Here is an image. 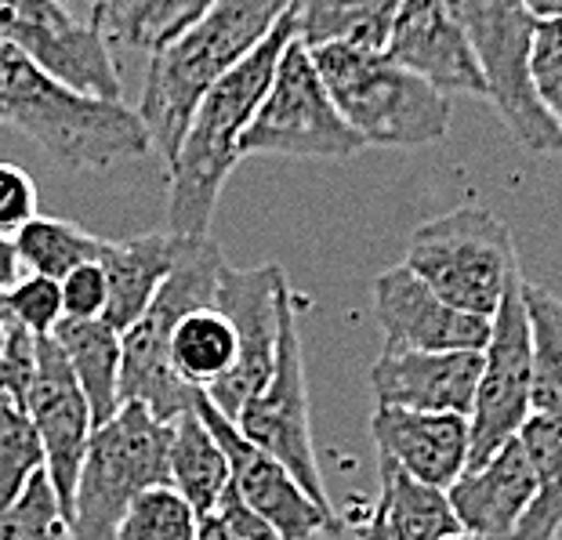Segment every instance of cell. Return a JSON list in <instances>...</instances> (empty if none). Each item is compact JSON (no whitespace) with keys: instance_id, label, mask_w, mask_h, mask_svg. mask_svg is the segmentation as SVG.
<instances>
[{"instance_id":"11","label":"cell","mask_w":562,"mask_h":540,"mask_svg":"<svg viewBox=\"0 0 562 540\" xmlns=\"http://www.w3.org/2000/svg\"><path fill=\"white\" fill-rule=\"evenodd\" d=\"M526 275L512 280L490 316V338L483 348V370L469 410V468L519 436L533 414V359H530V319L522 302Z\"/></svg>"},{"instance_id":"31","label":"cell","mask_w":562,"mask_h":540,"mask_svg":"<svg viewBox=\"0 0 562 540\" xmlns=\"http://www.w3.org/2000/svg\"><path fill=\"white\" fill-rule=\"evenodd\" d=\"M200 515L175 486H149L127 504L113 540H196Z\"/></svg>"},{"instance_id":"15","label":"cell","mask_w":562,"mask_h":540,"mask_svg":"<svg viewBox=\"0 0 562 540\" xmlns=\"http://www.w3.org/2000/svg\"><path fill=\"white\" fill-rule=\"evenodd\" d=\"M22 410L37 425L41 447H44V472L52 479L55 497L63 504V515L69 519L74 508V486L80 475L83 450L94 431L91 406L83 400L74 370H69L63 348L55 338L37 341V374L26 392Z\"/></svg>"},{"instance_id":"2","label":"cell","mask_w":562,"mask_h":540,"mask_svg":"<svg viewBox=\"0 0 562 540\" xmlns=\"http://www.w3.org/2000/svg\"><path fill=\"white\" fill-rule=\"evenodd\" d=\"M0 120L69 171H105L153 149L135 110L83 94L0 41Z\"/></svg>"},{"instance_id":"44","label":"cell","mask_w":562,"mask_h":540,"mask_svg":"<svg viewBox=\"0 0 562 540\" xmlns=\"http://www.w3.org/2000/svg\"><path fill=\"white\" fill-rule=\"evenodd\" d=\"M196 540H233L229 530L218 522V515H203L200 519V530H196Z\"/></svg>"},{"instance_id":"34","label":"cell","mask_w":562,"mask_h":540,"mask_svg":"<svg viewBox=\"0 0 562 540\" xmlns=\"http://www.w3.org/2000/svg\"><path fill=\"white\" fill-rule=\"evenodd\" d=\"M0 319L11 327L33 334V338H52L63 323V291L58 280L47 275H19V283L8 294H0Z\"/></svg>"},{"instance_id":"29","label":"cell","mask_w":562,"mask_h":540,"mask_svg":"<svg viewBox=\"0 0 562 540\" xmlns=\"http://www.w3.org/2000/svg\"><path fill=\"white\" fill-rule=\"evenodd\" d=\"M530 319L533 414H562V297L541 283H522Z\"/></svg>"},{"instance_id":"39","label":"cell","mask_w":562,"mask_h":540,"mask_svg":"<svg viewBox=\"0 0 562 540\" xmlns=\"http://www.w3.org/2000/svg\"><path fill=\"white\" fill-rule=\"evenodd\" d=\"M214 515H218V522L225 526V530H229L233 540H283L266 519H261L255 508H247V504L240 500V494H236L233 486L225 490V497L218 500Z\"/></svg>"},{"instance_id":"1","label":"cell","mask_w":562,"mask_h":540,"mask_svg":"<svg viewBox=\"0 0 562 540\" xmlns=\"http://www.w3.org/2000/svg\"><path fill=\"white\" fill-rule=\"evenodd\" d=\"M294 41V22L283 15L277 30L236 63L222 80H214L196 102L193 116L182 131V142L167 164L171 189H167V233L196 239L207 236L214 207L229 175L240 164V138L266 99L283 47Z\"/></svg>"},{"instance_id":"13","label":"cell","mask_w":562,"mask_h":540,"mask_svg":"<svg viewBox=\"0 0 562 540\" xmlns=\"http://www.w3.org/2000/svg\"><path fill=\"white\" fill-rule=\"evenodd\" d=\"M286 294H291V286H286V275L280 266L222 269L214 308L233 323L236 359L229 374L207 389V400L229 421H236V414L244 410L250 395L266 385L272 374L277 338H280V308Z\"/></svg>"},{"instance_id":"19","label":"cell","mask_w":562,"mask_h":540,"mask_svg":"<svg viewBox=\"0 0 562 540\" xmlns=\"http://www.w3.org/2000/svg\"><path fill=\"white\" fill-rule=\"evenodd\" d=\"M378 458L436 490H450L469 468V417L425 414L403 406H374L370 417Z\"/></svg>"},{"instance_id":"12","label":"cell","mask_w":562,"mask_h":540,"mask_svg":"<svg viewBox=\"0 0 562 540\" xmlns=\"http://www.w3.org/2000/svg\"><path fill=\"white\" fill-rule=\"evenodd\" d=\"M0 41L69 88L121 102L124 83L110 41L58 0H0Z\"/></svg>"},{"instance_id":"23","label":"cell","mask_w":562,"mask_h":540,"mask_svg":"<svg viewBox=\"0 0 562 540\" xmlns=\"http://www.w3.org/2000/svg\"><path fill=\"white\" fill-rule=\"evenodd\" d=\"M52 338L63 348L83 400L91 406L94 428L121 410V334L102 319H63Z\"/></svg>"},{"instance_id":"45","label":"cell","mask_w":562,"mask_h":540,"mask_svg":"<svg viewBox=\"0 0 562 540\" xmlns=\"http://www.w3.org/2000/svg\"><path fill=\"white\" fill-rule=\"evenodd\" d=\"M447 540H475V537H469V533H453V537H447Z\"/></svg>"},{"instance_id":"24","label":"cell","mask_w":562,"mask_h":540,"mask_svg":"<svg viewBox=\"0 0 562 540\" xmlns=\"http://www.w3.org/2000/svg\"><path fill=\"white\" fill-rule=\"evenodd\" d=\"M167 472H171V486L189 500V508L200 519L203 515H214L225 490H229V461H225L218 439L200 421L196 410L178 414L171 421Z\"/></svg>"},{"instance_id":"7","label":"cell","mask_w":562,"mask_h":540,"mask_svg":"<svg viewBox=\"0 0 562 540\" xmlns=\"http://www.w3.org/2000/svg\"><path fill=\"white\" fill-rule=\"evenodd\" d=\"M171 421L142 403H124L91 431L69 508L74 540H113L127 504L149 486H171L167 472Z\"/></svg>"},{"instance_id":"9","label":"cell","mask_w":562,"mask_h":540,"mask_svg":"<svg viewBox=\"0 0 562 540\" xmlns=\"http://www.w3.org/2000/svg\"><path fill=\"white\" fill-rule=\"evenodd\" d=\"M360 149H367L363 138L341 120L338 105L316 74L308 47L291 41L283 47L266 99L240 138V160L247 156L349 160Z\"/></svg>"},{"instance_id":"30","label":"cell","mask_w":562,"mask_h":540,"mask_svg":"<svg viewBox=\"0 0 562 540\" xmlns=\"http://www.w3.org/2000/svg\"><path fill=\"white\" fill-rule=\"evenodd\" d=\"M11 239H15L22 266L33 275H47V280H63L88 261H99L102 255V236L66 218H44V214L30 218Z\"/></svg>"},{"instance_id":"38","label":"cell","mask_w":562,"mask_h":540,"mask_svg":"<svg viewBox=\"0 0 562 540\" xmlns=\"http://www.w3.org/2000/svg\"><path fill=\"white\" fill-rule=\"evenodd\" d=\"M37 218V185L19 164H0V236H15Z\"/></svg>"},{"instance_id":"8","label":"cell","mask_w":562,"mask_h":540,"mask_svg":"<svg viewBox=\"0 0 562 540\" xmlns=\"http://www.w3.org/2000/svg\"><path fill=\"white\" fill-rule=\"evenodd\" d=\"M442 4L469 33L486 74L490 102L497 105L519 146L530 153L562 149L559 127L530 88V44L537 19L522 8V0H442Z\"/></svg>"},{"instance_id":"27","label":"cell","mask_w":562,"mask_h":540,"mask_svg":"<svg viewBox=\"0 0 562 540\" xmlns=\"http://www.w3.org/2000/svg\"><path fill=\"white\" fill-rule=\"evenodd\" d=\"M167 359H171L178 381H186L189 389L207 392L214 381L229 374L236 359L233 323L214 305L186 312L171 334V345H167Z\"/></svg>"},{"instance_id":"16","label":"cell","mask_w":562,"mask_h":540,"mask_svg":"<svg viewBox=\"0 0 562 540\" xmlns=\"http://www.w3.org/2000/svg\"><path fill=\"white\" fill-rule=\"evenodd\" d=\"M381 55H389L406 74L425 80L447 99L450 94L490 99L480 55L442 0H403Z\"/></svg>"},{"instance_id":"32","label":"cell","mask_w":562,"mask_h":540,"mask_svg":"<svg viewBox=\"0 0 562 540\" xmlns=\"http://www.w3.org/2000/svg\"><path fill=\"white\" fill-rule=\"evenodd\" d=\"M44 472V447L37 425L19 403L0 395V508H8L33 475Z\"/></svg>"},{"instance_id":"10","label":"cell","mask_w":562,"mask_h":540,"mask_svg":"<svg viewBox=\"0 0 562 540\" xmlns=\"http://www.w3.org/2000/svg\"><path fill=\"white\" fill-rule=\"evenodd\" d=\"M236 428L255 447L272 453L319 508H330L327 490H323L316 447H313V421H308V381H305V356H302V334H297L294 294H286L280 308V338H277L272 374L266 385L250 395L244 410L236 414Z\"/></svg>"},{"instance_id":"40","label":"cell","mask_w":562,"mask_h":540,"mask_svg":"<svg viewBox=\"0 0 562 540\" xmlns=\"http://www.w3.org/2000/svg\"><path fill=\"white\" fill-rule=\"evenodd\" d=\"M58 4H63L69 15H77L80 22H88V26H94L102 33V22L113 11L116 0H58Z\"/></svg>"},{"instance_id":"17","label":"cell","mask_w":562,"mask_h":540,"mask_svg":"<svg viewBox=\"0 0 562 540\" xmlns=\"http://www.w3.org/2000/svg\"><path fill=\"white\" fill-rule=\"evenodd\" d=\"M374 316L389 352H483L490 338V319L447 305L406 266L374 280Z\"/></svg>"},{"instance_id":"5","label":"cell","mask_w":562,"mask_h":540,"mask_svg":"<svg viewBox=\"0 0 562 540\" xmlns=\"http://www.w3.org/2000/svg\"><path fill=\"white\" fill-rule=\"evenodd\" d=\"M225 266L229 261L222 258V247L211 236H182L171 275L164 280L135 327L121 334V406L142 403L160 421H175L178 414L193 410L200 389L178 381L171 359H167V345H171V334L186 312L214 305Z\"/></svg>"},{"instance_id":"4","label":"cell","mask_w":562,"mask_h":540,"mask_svg":"<svg viewBox=\"0 0 562 540\" xmlns=\"http://www.w3.org/2000/svg\"><path fill=\"white\" fill-rule=\"evenodd\" d=\"M308 55L341 120L363 146L425 149L447 138L450 99L406 74L389 55L345 44L316 47Z\"/></svg>"},{"instance_id":"37","label":"cell","mask_w":562,"mask_h":540,"mask_svg":"<svg viewBox=\"0 0 562 540\" xmlns=\"http://www.w3.org/2000/svg\"><path fill=\"white\" fill-rule=\"evenodd\" d=\"M63 291V319H102L105 312V272L99 261L74 269L58 280Z\"/></svg>"},{"instance_id":"47","label":"cell","mask_w":562,"mask_h":540,"mask_svg":"<svg viewBox=\"0 0 562 540\" xmlns=\"http://www.w3.org/2000/svg\"><path fill=\"white\" fill-rule=\"evenodd\" d=\"M316 540H319V537H316Z\"/></svg>"},{"instance_id":"36","label":"cell","mask_w":562,"mask_h":540,"mask_svg":"<svg viewBox=\"0 0 562 540\" xmlns=\"http://www.w3.org/2000/svg\"><path fill=\"white\" fill-rule=\"evenodd\" d=\"M4 323V319H0ZM37 341L33 334L4 323V352H0V395L11 403H26V392L37 374Z\"/></svg>"},{"instance_id":"35","label":"cell","mask_w":562,"mask_h":540,"mask_svg":"<svg viewBox=\"0 0 562 540\" xmlns=\"http://www.w3.org/2000/svg\"><path fill=\"white\" fill-rule=\"evenodd\" d=\"M530 88L562 135V19L537 22L530 44Z\"/></svg>"},{"instance_id":"6","label":"cell","mask_w":562,"mask_h":540,"mask_svg":"<svg viewBox=\"0 0 562 540\" xmlns=\"http://www.w3.org/2000/svg\"><path fill=\"white\" fill-rule=\"evenodd\" d=\"M403 266L447 305L480 319L494 316L512 280L522 275L512 229L475 203L417 225L406 239Z\"/></svg>"},{"instance_id":"28","label":"cell","mask_w":562,"mask_h":540,"mask_svg":"<svg viewBox=\"0 0 562 540\" xmlns=\"http://www.w3.org/2000/svg\"><path fill=\"white\" fill-rule=\"evenodd\" d=\"M218 0H116L102 22V37L110 47H135L157 55L175 37L200 22Z\"/></svg>"},{"instance_id":"14","label":"cell","mask_w":562,"mask_h":540,"mask_svg":"<svg viewBox=\"0 0 562 540\" xmlns=\"http://www.w3.org/2000/svg\"><path fill=\"white\" fill-rule=\"evenodd\" d=\"M193 410L200 414V421L214 431L225 461H229V486L240 494L247 508H255L283 540H316L319 533L341 530L338 515L330 508H319L272 453L255 447V442L236 428V421L214 410V403L207 400L203 389L196 392Z\"/></svg>"},{"instance_id":"25","label":"cell","mask_w":562,"mask_h":540,"mask_svg":"<svg viewBox=\"0 0 562 540\" xmlns=\"http://www.w3.org/2000/svg\"><path fill=\"white\" fill-rule=\"evenodd\" d=\"M378 479L381 494L374 515L396 540H447L461 533L447 490H436L422 479L406 475L400 464L385 458H378Z\"/></svg>"},{"instance_id":"43","label":"cell","mask_w":562,"mask_h":540,"mask_svg":"<svg viewBox=\"0 0 562 540\" xmlns=\"http://www.w3.org/2000/svg\"><path fill=\"white\" fill-rule=\"evenodd\" d=\"M356 540H396V537L385 530V522H381L378 515H367V519L356 526Z\"/></svg>"},{"instance_id":"18","label":"cell","mask_w":562,"mask_h":540,"mask_svg":"<svg viewBox=\"0 0 562 540\" xmlns=\"http://www.w3.org/2000/svg\"><path fill=\"white\" fill-rule=\"evenodd\" d=\"M483 352H381L370 367V389L378 406H403L425 414L469 417L480 385Z\"/></svg>"},{"instance_id":"3","label":"cell","mask_w":562,"mask_h":540,"mask_svg":"<svg viewBox=\"0 0 562 540\" xmlns=\"http://www.w3.org/2000/svg\"><path fill=\"white\" fill-rule=\"evenodd\" d=\"M291 0H218L207 15L193 22L157 55H149L146 88H142L138 120L167 164L182 142V131L196 102L214 80H222L236 63L277 30Z\"/></svg>"},{"instance_id":"48","label":"cell","mask_w":562,"mask_h":540,"mask_svg":"<svg viewBox=\"0 0 562 540\" xmlns=\"http://www.w3.org/2000/svg\"><path fill=\"white\" fill-rule=\"evenodd\" d=\"M555 540H559V537H555Z\"/></svg>"},{"instance_id":"33","label":"cell","mask_w":562,"mask_h":540,"mask_svg":"<svg viewBox=\"0 0 562 540\" xmlns=\"http://www.w3.org/2000/svg\"><path fill=\"white\" fill-rule=\"evenodd\" d=\"M0 540H74L47 472L33 475L30 486L0 508Z\"/></svg>"},{"instance_id":"20","label":"cell","mask_w":562,"mask_h":540,"mask_svg":"<svg viewBox=\"0 0 562 540\" xmlns=\"http://www.w3.org/2000/svg\"><path fill=\"white\" fill-rule=\"evenodd\" d=\"M533 472L519 447V439L505 442L494 458L464 468L458 483L447 490L453 519L461 533L475 540H512L526 508L533 504Z\"/></svg>"},{"instance_id":"22","label":"cell","mask_w":562,"mask_h":540,"mask_svg":"<svg viewBox=\"0 0 562 540\" xmlns=\"http://www.w3.org/2000/svg\"><path fill=\"white\" fill-rule=\"evenodd\" d=\"M400 8L403 0H291L286 15L294 22V41L308 52L327 44L385 52Z\"/></svg>"},{"instance_id":"41","label":"cell","mask_w":562,"mask_h":540,"mask_svg":"<svg viewBox=\"0 0 562 540\" xmlns=\"http://www.w3.org/2000/svg\"><path fill=\"white\" fill-rule=\"evenodd\" d=\"M19 250H15V239L11 236H0V294H8L11 286L19 283Z\"/></svg>"},{"instance_id":"46","label":"cell","mask_w":562,"mask_h":540,"mask_svg":"<svg viewBox=\"0 0 562 540\" xmlns=\"http://www.w3.org/2000/svg\"><path fill=\"white\" fill-rule=\"evenodd\" d=\"M0 352H4V323H0Z\"/></svg>"},{"instance_id":"42","label":"cell","mask_w":562,"mask_h":540,"mask_svg":"<svg viewBox=\"0 0 562 540\" xmlns=\"http://www.w3.org/2000/svg\"><path fill=\"white\" fill-rule=\"evenodd\" d=\"M522 8L530 11L537 22H552L562 19V0H522Z\"/></svg>"},{"instance_id":"21","label":"cell","mask_w":562,"mask_h":540,"mask_svg":"<svg viewBox=\"0 0 562 540\" xmlns=\"http://www.w3.org/2000/svg\"><path fill=\"white\" fill-rule=\"evenodd\" d=\"M178 244L175 233H146L131 239H102L99 266L105 272V312L102 323L124 334L142 319L153 297L175 269Z\"/></svg>"},{"instance_id":"26","label":"cell","mask_w":562,"mask_h":540,"mask_svg":"<svg viewBox=\"0 0 562 540\" xmlns=\"http://www.w3.org/2000/svg\"><path fill=\"white\" fill-rule=\"evenodd\" d=\"M516 439L537 494L512 540H555L562 526V414H530Z\"/></svg>"}]
</instances>
